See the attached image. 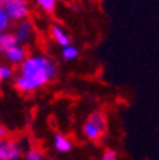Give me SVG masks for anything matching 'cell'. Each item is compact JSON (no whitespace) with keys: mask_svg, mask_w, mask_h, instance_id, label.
<instances>
[{"mask_svg":"<svg viewBox=\"0 0 159 160\" xmlns=\"http://www.w3.org/2000/svg\"><path fill=\"white\" fill-rule=\"evenodd\" d=\"M4 2H6V0H0V3H2V4H3V3H4Z\"/></svg>","mask_w":159,"mask_h":160,"instance_id":"cell-17","label":"cell"},{"mask_svg":"<svg viewBox=\"0 0 159 160\" xmlns=\"http://www.w3.org/2000/svg\"><path fill=\"white\" fill-rule=\"evenodd\" d=\"M100 160H118V152L116 150H105L102 154V157H100Z\"/></svg>","mask_w":159,"mask_h":160,"instance_id":"cell-15","label":"cell"},{"mask_svg":"<svg viewBox=\"0 0 159 160\" xmlns=\"http://www.w3.org/2000/svg\"><path fill=\"white\" fill-rule=\"evenodd\" d=\"M14 34H16L17 40H19V44L26 43L27 40L32 37V34H33V24H32V22L27 19L23 20V22H20Z\"/></svg>","mask_w":159,"mask_h":160,"instance_id":"cell-6","label":"cell"},{"mask_svg":"<svg viewBox=\"0 0 159 160\" xmlns=\"http://www.w3.org/2000/svg\"><path fill=\"white\" fill-rule=\"evenodd\" d=\"M53 147L59 153H69L73 149V144L66 136H63L62 133H55L53 134Z\"/></svg>","mask_w":159,"mask_h":160,"instance_id":"cell-7","label":"cell"},{"mask_svg":"<svg viewBox=\"0 0 159 160\" xmlns=\"http://www.w3.org/2000/svg\"><path fill=\"white\" fill-rule=\"evenodd\" d=\"M106 129V120L102 112L92 113L83 124V133L89 140H98Z\"/></svg>","mask_w":159,"mask_h":160,"instance_id":"cell-2","label":"cell"},{"mask_svg":"<svg viewBox=\"0 0 159 160\" xmlns=\"http://www.w3.org/2000/svg\"><path fill=\"white\" fill-rule=\"evenodd\" d=\"M26 160H45V157H43V154L40 153V152L32 149V150H29V152L26 153Z\"/></svg>","mask_w":159,"mask_h":160,"instance_id":"cell-14","label":"cell"},{"mask_svg":"<svg viewBox=\"0 0 159 160\" xmlns=\"http://www.w3.org/2000/svg\"><path fill=\"white\" fill-rule=\"evenodd\" d=\"M36 2H37V6L42 10H45L46 13H53L57 3V0H36Z\"/></svg>","mask_w":159,"mask_h":160,"instance_id":"cell-12","label":"cell"},{"mask_svg":"<svg viewBox=\"0 0 159 160\" xmlns=\"http://www.w3.org/2000/svg\"><path fill=\"white\" fill-rule=\"evenodd\" d=\"M3 54H4V57H6L7 62H10V63H13V64H19V63L22 64L24 60L27 59L26 57V50H24V47L22 46V44H17V46L10 47V49H7Z\"/></svg>","mask_w":159,"mask_h":160,"instance_id":"cell-5","label":"cell"},{"mask_svg":"<svg viewBox=\"0 0 159 160\" xmlns=\"http://www.w3.org/2000/svg\"><path fill=\"white\" fill-rule=\"evenodd\" d=\"M47 160H55V159H47Z\"/></svg>","mask_w":159,"mask_h":160,"instance_id":"cell-18","label":"cell"},{"mask_svg":"<svg viewBox=\"0 0 159 160\" xmlns=\"http://www.w3.org/2000/svg\"><path fill=\"white\" fill-rule=\"evenodd\" d=\"M10 22H12V19L9 17L7 12L3 7H0V32L2 33H6V30L10 26Z\"/></svg>","mask_w":159,"mask_h":160,"instance_id":"cell-11","label":"cell"},{"mask_svg":"<svg viewBox=\"0 0 159 160\" xmlns=\"http://www.w3.org/2000/svg\"><path fill=\"white\" fill-rule=\"evenodd\" d=\"M50 34H52V37H53V40L56 42L57 44H59L60 47H67V46H70V37H69V34L65 32V30L62 29L60 26H52L50 27Z\"/></svg>","mask_w":159,"mask_h":160,"instance_id":"cell-8","label":"cell"},{"mask_svg":"<svg viewBox=\"0 0 159 160\" xmlns=\"http://www.w3.org/2000/svg\"><path fill=\"white\" fill-rule=\"evenodd\" d=\"M19 44V40H17L16 34L14 33H2L0 34V52L4 53L7 49Z\"/></svg>","mask_w":159,"mask_h":160,"instance_id":"cell-9","label":"cell"},{"mask_svg":"<svg viewBox=\"0 0 159 160\" xmlns=\"http://www.w3.org/2000/svg\"><path fill=\"white\" fill-rule=\"evenodd\" d=\"M57 67L47 56H29L20 64V73L14 79V87L22 93H29L56 79Z\"/></svg>","mask_w":159,"mask_h":160,"instance_id":"cell-1","label":"cell"},{"mask_svg":"<svg viewBox=\"0 0 159 160\" xmlns=\"http://www.w3.org/2000/svg\"><path fill=\"white\" fill-rule=\"evenodd\" d=\"M77 56H79V49L75 47L73 44L62 49V57L65 62H73V60L77 59Z\"/></svg>","mask_w":159,"mask_h":160,"instance_id":"cell-10","label":"cell"},{"mask_svg":"<svg viewBox=\"0 0 159 160\" xmlns=\"http://www.w3.org/2000/svg\"><path fill=\"white\" fill-rule=\"evenodd\" d=\"M12 74H13V72H12V69L7 64H2L0 66V80L2 82H6L7 79H10Z\"/></svg>","mask_w":159,"mask_h":160,"instance_id":"cell-13","label":"cell"},{"mask_svg":"<svg viewBox=\"0 0 159 160\" xmlns=\"http://www.w3.org/2000/svg\"><path fill=\"white\" fill-rule=\"evenodd\" d=\"M2 7L7 12L10 19L16 20V22H23V20H26L30 13L29 4H27L24 0H6V2L2 4Z\"/></svg>","mask_w":159,"mask_h":160,"instance_id":"cell-3","label":"cell"},{"mask_svg":"<svg viewBox=\"0 0 159 160\" xmlns=\"http://www.w3.org/2000/svg\"><path fill=\"white\" fill-rule=\"evenodd\" d=\"M22 156V149L16 142L2 140L0 143V160H19Z\"/></svg>","mask_w":159,"mask_h":160,"instance_id":"cell-4","label":"cell"},{"mask_svg":"<svg viewBox=\"0 0 159 160\" xmlns=\"http://www.w3.org/2000/svg\"><path fill=\"white\" fill-rule=\"evenodd\" d=\"M6 136H7V130H6V127H4V124H2V126H0V137H2V140H4Z\"/></svg>","mask_w":159,"mask_h":160,"instance_id":"cell-16","label":"cell"}]
</instances>
